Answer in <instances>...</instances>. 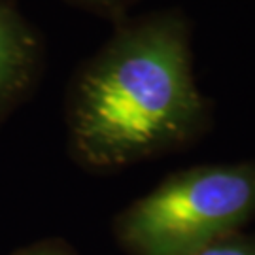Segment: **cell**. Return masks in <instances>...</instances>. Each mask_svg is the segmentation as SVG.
Masks as SVG:
<instances>
[{
	"mask_svg": "<svg viewBox=\"0 0 255 255\" xmlns=\"http://www.w3.org/2000/svg\"><path fill=\"white\" fill-rule=\"evenodd\" d=\"M66 2L85 9V11L97 13L101 17L121 23L123 19H127V11L132 8V4L136 0H66Z\"/></svg>",
	"mask_w": 255,
	"mask_h": 255,
	"instance_id": "obj_4",
	"label": "cell"
},
{
	"mask_svg": "<svg viewBox=\"0 0 255 255\" xmlns=\"http://www.w3.org/2000/svg\"><path fill=\"white\" fill-rule=\"evenodd\" d=\"M255 216V164H204L168 176L114 219L130 255H197Z\"/></svg>",
	"mask_w": 255,
	"mask_h": 255,
	"instance_id": "obj_2",
	"label": "cell"
},
{
	"mask_svg": "<svg viewBox=\"0 0 255 255\" xmlns=\"http://www.w3.org/2000/svg\"><path fill=\"white\" fill-rule=\"evenodd\" d=\"M11 255H76V252L63 238H44L19 248Z\"/></svg>",
	"mask_w": 255,
	"mask_h": 255,
	"instance_id": "obj_6",
	"label": "cell"
},
{
	"mask_svg": "<svg viewBox=\"0 0 255 255\" xmlns=\"http://www.w3.org/2000/svg\"><path fill=\"white\" fill-rule=\"evenodd\" d=\"M42 63L36 28L11 2L0 0V125L34 89Z\"/></svg>",
	"mask_w": 255,
	"mask_h": 255,
	"instance_id": "obj_3",
	"label": "cell"
},
{
	"mask_svg": "<svg viewBox=\"0 0 255 255\" xmlns=\"http://www.w3.org/2000/svg\"><path fill=\"white\" fill-rule=\"evenodd\" d=\"M197 255H255V238L233 235L212 244Z\"/></svg>",
	"mask_w": 255,
	"mask_h": 255,
	"instance_id": "obj_5",
	"label": "cell"
},
{
	"mask_svg": "<svg viewBox=\"0 0 255 255\" xmlns=\"http://www.w3.org/2000/svg\"><path fill=\"white\" fill-rule=\"evenodd\" d=\"M208 123V101L193 74L189 27L178 13L123 19L68 85V151L91 172L178 151Z\"/></svg>",
	"mask_w": 255,
	"mask_h": 255,
	"instance_id": "obj_1",
	"label": "cell"
}]
</instances>
